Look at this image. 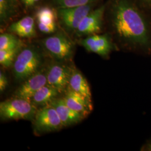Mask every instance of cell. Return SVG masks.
I'll return each instance as SVG.
<instances>
[{
  "instance_id": "6da1fadb",
  "label": "cell",
  "mask_w": 151,
  "mask_h": 151,
  "mask_svg": "<svg viewBox=\"0 0 151 151\" xmlns=\"http://www.w3.org/2000/svg\"><path fill=\"white\" fill-rule=\"evenodd\" d=\"M114 32L125 44L147 50L151 47L150 29L140 10L130 0H114L111 8Z\"/></svg>"
},
{
  "instance_id": "7a4b0ae2",
  "label": "cell",
  "mask_w": 151,
  "mask_h": 151,
  "mask_svg": "<svg viewBox=\"0 0 151 151\" xmlns=\"http://www.w3.org/2000/svg\"><path fill=\"white\" fill-rule=\"evenodd\" d=\"M42 58L36 49L27 47L19 53L13 64V73L19 81H24L39 71Z\"/></svg>"
},
{
  "instance_id": "3957f363",
  "label": "cell",
  "mask_w": 151,
  "mask_h": 151,
  "mask_svg": "<svg viewBox=\"0 0 151 151\" xmlns=\"http://www.w3.org/2000/svg\"><path fill=\"white\" fill-rule=\"evenodd\" d=\"M38 109L29 100L17 98L0 103V116L3 120H32Z\"/></svg>"
},
{
  "instance_id": "277c9868",
  "label": "cell",
  "mask_w": 151,
  "mask_h": 151,
  "mask_svg": "<svg viewBox=\"0 0 151 151\" xmlns=\"http://www.w3.org/2000/svg\"><path fill=\"white\" fill-rule=\"evenodd\" d=\"M33 120L35 129L40 133L57 131L63 127L56 110L50 104L38 110Z\"/></svg>"
},
{
  "instance_id": "5b68a950",
  "label": "cell",
  "mask_w": 151,
  "mask_h": 151,
  "mask_svg": "<svg viewBox=\"0 0 151 151\" xmlns=\"http://www.w3.org/2000/svg\"><path fill=\"white\" fill-rule=\"evenodd\" d=\"M43 45L49 54L60 60L70 59L73 53V44L62 32L45 38L43 40Z\"/></svg>"
},
{
  "instance_id": "8992f818",
  "label": "cell",
  "mask_w": 151,
  "mask_h": 151,
  "mask_svg": "<svg viewBox=\"0 0 151 151\" xmlns=\"http://www.w3.org/2000/svg\"><path fill=\"white\" fill-rule=\"evenodd\" d=\"M91 5L60 8L58 16L67 29L76 31L83 19L91 11Z\"/></svg>"
},
{
  "instance_id": "52a82bcc",
  "label": "cell",
  "mask_w": 151,
  "mask_h": 151,
  "mask_svg": "<svg viewBox=\"0 0 151 151\" xmlns=\"http://www.w3.org/2000/svg\"><path fill=\"white\" fill-rule=\"evenodd\" d=\"M72 68L60 63L50 65L47 73V84L54 87L60 92L69 85Z\"/></svg>"
},
{
  "instance_id": "ba28073f",
  "label": "cell",
  "mask_w": 151,
  "mask_h": 151,
  "mask_svg": "<svg viewBox=\"0 0 151 151\" xmlns=\"http://www.w3.org/2000/svg\"><path fill=\"white\" fill-rule=\"evenodd\" d=\"M47 84V73L44 70H39L25 80L16 90L14 96L30 101L34 95Z\"/></svg>"
},
{
  "instance_id": "9c48e42d",
  "label": "cell",
  "mask_w": 151,
  "mask_h": 151,
  "mask_svg": "<svg viewBox=\"0 0 151 151\" xmlns=\"http://www.w3.org/2000/svg\"><path fill=\"white\" fill-rule=\"evenodd\" d=\"M105 6H103L97 9L90 11L85 16L78 28L76 32L80 35H93L101 31Z\"/></svg>"
},
{
  "instance_id": "30bf717a",
  "label": "cell",
  "mask_w": 151,
  "mask_h": 151,
  "mask_svg": "<svg viewBox=\"0 0 151 151\" xmlns=\"http://www.w3.org/2000/svg\"><path fill=\"white\" fill-rule=\"evenodd\" d=\"M82 45L87 51L106 57L113 49V44L106 35H90L81 40Z\"/></svg>"
},
{
  "instance_id": "8fae6325",
  "label": "cell",
  "mask_w": 151,
  "mask_h": 151,
  "mask_svg": "<svg viewBox=\"0 0 151 151\" xmlns=\"http://www.w3.org/2000/svg\"><path fill=\"white\" fill-rule=\"evenodd\" d=\"M56 110L63 127H67L80 122L84 116L71 109L63 98H57L49 104Z\"/></svg>"
},
{
  "instance_id": "7c38bea8",
  "label": "cell",
  "mask_w": 151,
  "mask_h": 151,
  "mask_svg": "<svg viewBox=\"0 0 151 151\" xmlns=\"http://www.w3.org/2000/svg\"><path fill=\"white\" fill-rule=\"evenodd\" d=\"M63 99L66 104L71 109L81 114L85 117L91 112L92 100L70 88L67 91Z\"/></svg>"
},
{
  "instance_id": "4fadbf2b",
  "label": "cell",
  "mask_w": 151,
  "mask_h": 151,
  "mask_svg": "<svg viewBox=\"0 0 151 151\" xmlns=\"http://www.w3.org/2000/svg\"><path fill=\"white\" fill-rule=\"evenodd\" d=\"M9 31L23 38H32L35 36L36 30L34 20L31 16H26L12 24Z\"/></svg>"
},
{
  "instance_id": "5bb4252c",
  "label": "cell",
  "mask_w": 151,
  "mask_h": 151,
  "mask_svg": "<svg viewBox=\"0 0 151 151\" xmlns=\"http://www.w3.org/2000/svg\"><path fill=\"white\" fill-rule=\"evenodd\" d=\"M68 86L73 91L92 100L91 92L88 83L80 70L72 68Z\"/></svg>"
},
{
  "instance_id": "9a60e30c",
  "label": "cell",
  "mask_w": 151,
  "mask_h": 151,
  "mask_svg": "<svg viewBox=\"0 0 151 151\" xmlns=\"http://www.w3.org/2000/svg\"><path fill=\"white\" fill-rule=\"evenodd\" d=\"M60 93V92L58 89L47 84L40 88L30 101L36 106H44L57 99Z\"/></svg>"
},
{
  "instance_id": "2e32d148",
  "label": "cell",
  "mask_w": 151,
  "mask_h": 151,
  "mask_svg": "<svg viewBox=\"0 0 151 151\" xmlns=\"http://www.w3.org/2000/svg\"><path fill=\"white\" fill-rule=\"evenodd\" d=\"M57 14L54 10L49 7H43L36 14L37 23L49 24L55 22Z\"/></svg>"
},
{
  "instance_id": "e0dca14e",
  "label": "cell",
  "mask_w": 151,
  "mask_h": 151,
  "mask_svg": "<svg viewBox=\"0 0 151 151\" xmlns=\"http://www.w3.org/2000/svg\"><path fill=\"white\" fill-rule=\"evenodd\" d=\"M20 47L15 48L0 50V64L7 68L13 65L16 57L20 52Z\"/></svg>"
},
{
  "instance_id": "ac0fdd59",
  "label": "cell",
  "mask_w": 151,
  "mask_h": 151,
  "mask_svg": "<svg viewBox=\"0 0 151 151\" xmlns=\"http://www.w3.org/2000/svg\"><path fill=\"white\" fill-rule=\"evenodd\" d=\"M20 47V42L16 36L10 33L0 35V50L15 48Z\"/></svg>"
},
{
  "instance_id": "d6986e66",
  "label": "cell",
  "mask_w": 151,
  "mask_h": 151,
  "mask_svg": "<svg viewBox=\"0 0 151 151\" xmlns=\"http://www.w3.org/2000/svg\"><path fill=\"white\" fill-rule=\"evenodd\" d=\"M14 4L11 0H0V18L1 22L7 21L13 13Z\"/></svg>"
},
{
  "instance_id": "ffe728a7",
  "label": "cell",
  "mask_w": 151,
  "mask_h": 151,
  "mask_svg": "<svg viewBox=\"0 0 151 151\" xmlns=\"http://www.w3.org/2000/svg\"><path fill=\"white\" fill-rule=\"evenodd\" d=\"M60 8L72 7L92 4L96 0H54Z\"/></svg>"
},
{
  "instance_id": "44dd1931",
  "label": "cell",
  "mask_w": 151,
  "mask_h": 151,
  "mask_svg": "<svg viewBox=\"0 0 151 151\" xmlns=\"http://www.w3.org/2000/svg\"><path fill=\"white\" fill-rule=\"evenodd\" d=\"M37 24L39 30L44 34H51L56 30L55 22L49 24H44L42 23Z\"/></svg>"
},
{
  "instance_id": "7402d4cb",
  "label": "cell",
  "mask_w": 151,
  "mask_h": 151,
  "mask_svg": "<svg viewBox=\"0 0 151 151\" xmlns=\"http://www.w3.org/2000/svg\"><path fill=\"white\" fill-rule=\"evenodd\" d=\"M8 85V81L5 75L2 71L0 72V91H4Z\"/></svg>"
},
{
  "instance_id": "603a6c76",
  "label": "cell",
  "mask_w": 151,
  "mask_h": 151,
  "mask_svg": "<svg viewBox=\"0 0 151 151\" xmlns=\"http://www.w3.org/2000/svg\"><path fill=\"white\" fill-rule=\"evenodd\" d=\"M23 4L27 7H32L36 4L40 0H22Z\"/></svg>"
},
{
  "instance_id": "cb8c5ba5",
  "label": "cell",
  "mask_w": 151,
  "mask_h": 151,
  "mask_svg": "<svg viewBox=\"0 0 151 151\" xmlns=\"http://www.w3.org/2000/svg\"><path fill=\"white\" fill-rule=\"evenodd\" d=\"M145 5L151 8V0H140Z\"/></svg>"
},
{
  "instance_id": "d4e9b609",
  "label": "cell",
  "mask_w": 151,
  "mask_h": 151,
  "mask_svg": "<svg viewBox=\"0 0 151 151\" xmlns=\"http://www.w3.org/2000/svg\"><path fill=\"white\" fill-rule=\"evenodd\" d=\"M147 150L151 151V142L150 143V144H149V145H148V147H147Z\"/></svg>"
},
{
  "instance_id": "484cf974",
  "label": "cell",
  "mask_w": 151,
  "mask_h": 151,
  "mask_svg": "<svg viewBox=\"0 0 151 151\" xmlns=\"http://www.w3.org/2000/svg\"><path fill=\"white\" fill-rule=\"evenodd\" d=\"M11 2L14 4H15L17 2V0H11Z\"/></svg>"
}]
</instances>
